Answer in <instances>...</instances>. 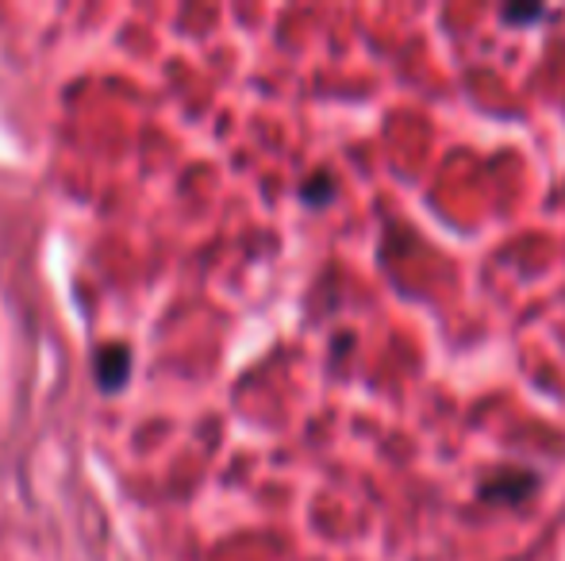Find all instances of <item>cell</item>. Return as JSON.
Instances as JSON below:
<instances>
[{
  "label": "cell",
  "instance_id": "6da1fadb",
  "mask_svg": "<svg viewBox=\"0 0 565 561\" xmlns=\"http://www.w3.org/2000/svg\"><path fill=\"white\" fill-rule=\"evenodd\" d=\"M539 473L523 470V465H504V470L489 473L484 481H477V500L492 504V508H520L539 493Z\"/></svg>",
  "mask_w": 565,
  "mask_h": 561
},
{
  "label": "cell",
  "instance_id": "7a4b0ae2",
  "mask_svg": "<svg viewBox=\"0 0 565 561\" xmlns=\"http://www.w3.org/2000/svg\"><path fill=\"white\" fill-rule=\"evenodd\" d=\"M500 20L512 23V28H527V23L546 20V8L543 4H504L500 8Z\"/></svg>",
  "mask_w": 565,
  "mask_h": 561
},
{
  "label": "cell",
  "instance_id": "3957f363",
  "mask_svg": "<svg viewBox=\"0 0 565 561\" xmlns=\"http://www.w3.org/2000/svg\"><path fill=\"white\" fill-rule=\"evenodd\" d=\"M300 196H305V204H328L331 196H335L331 173H312V177L305 181V188H300Z\"/></svg>",
  "mask_w": 565,
  "mask_h": 561
}]
</instances>
